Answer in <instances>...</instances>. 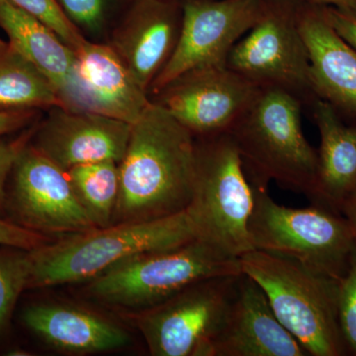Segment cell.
I'll list each match as a JSON object with an SVG mask.
<instances>
[{
	"mask_svg": "<svg viewBox=\"0 0 356 356\" xmlns=\"http://www.w3.org/2000/svg\"><path fill=\"white\" fill-rule=\"evenodd\" d=\"M307 355L276 317L261 287L241 273L212 356Z\"/></svg>",
	"mask_w": 356,
	"mask_h": 356,
	"instance_id": "15",
	"label": "cell"
},
{
	"mask_svg": "<svg viewBox=\"0 0 356 356\" xmlns=\"http://www.w3.org/2000/svg\"><path fill=\"white\" fill-rule=\"evenodd\" d=\"M320 6H331L343 10L356 11V0H301Z\"/></svg>",
	"mask_w": 356,
	"mask_h": 356,
	"instance_id": "32",
	"label": "cell"
},
{
	"mask_svg": "<svg viewBox=\"0 0 356 356\" xmlns=\"http://www.w3.org/2000/svg\"><path fill=\"white\" fill-rule=\"evenodd\" d=\"M6 212L11 221L48 238L96 228L76 197L67 172L31 143L21 152L9 175Z\"/></svg>",
	"mask_w": 356,
	"mask_h": 356,
	"instance_id": "10",
	"label": "cell"
},
{
	"mask_svg": "<svg viewBox=\"0 0 356 356\" xmlns=\"http://www.w3.org/2000/svg\"><path fill=\"white\" fill-rule=\"evenodd\" d=\"M238 259L242 273L261 287L276 317L308 355H346L337 318L339 281L264 250H250Z\"/></svg>",
	"mask_w": 356,
	"mask_h": 356,
	"instance_id": "5",
	"label": "cell"
},
{
	"mask_svg": "<svg viewBox=\"0 0 356 356\" xmlns=\"http://www.w3.org/2000/svg\"><path fill=\"white\" fill-rule=\"evenodd\" d=\"M51 242L48 236L23 228L10 219L0 217V247L32 250Z\"/></svg>",
	"mask_w": 356,
	"mask_h": 356,
	"instance_id": "28",
	"label": "cell"
},
{
	"mask_svg": "<svg viewBox=\"0 0 356 356\" xmlns=\"http://www.w3.org/2000/svg\"><path fill=\"white\" fill-rule=\"evenodd\" d=\"M259 89L227 65H204L182 72L149 98L197 138L229 132Z\"/></svg>",
	"mask_w": 356,
	"mask_h": 356,
	"instance_id": "11",
	"label": "cell"
},
{
	"mask_svg": "<svg viewBox=\"0 0 356 356\" xmlns=\"http://www.w3.org/2000/svg\"><path fill=\"white\" fill-rule=\"evenodd\" d=\"M310 107L321 138L310 199L339 213L356 191V126L346 125L341 113L322 98L316 97Z\"/></svg>",
	"mask_w": 356,
	"mask_h": 356,
	"instance_id": "20",
	"label": "cell"
},
{
	"mask_svg": "<svg viewBox=\"0 0 356 356\" xmlns=\"http://www.w3.org/2000/svg\"><path fill=\"white\" fill-rule=\"evenodd\" d=\"M254 207L248 235L254 250L286 257L312 273L339 281L356 245L353 229L341 213L320 205H280L267 189L252 185Z\"/></svg>",
	"mask_w": 356,
	"mask_h": 356,
	"instance_id": "6",
	"label": "cell"
},
{
	"mask_svg": "<svg viewBox=\"0 0 356 356\" xmlns=\"http://www.w3.org/2000/svg\"><path fill=\"white\" fill-rule=\"evenodd\" d=\"M26 329L54 350L86 355L121 350L131 343L127 331L100 314L56 302L28 304L21 313Z\"/></svg>",
	"mask_w": 356,
	"mask_h": 356,
	"instance_id": "18",
	"label": "cell"
},
{
	"mask_svg": "<svg viewBox=\"0 0 356 356\" xmlns=\"http://www.w3.org/2000/svg\"><path fill=\"white\" fill-rule=\"evenodd\" d=\"M119 172L112 224L152 221L182 212L193 194L196 138L151 100L131 128Z\"/></svg>",
	"mask_w": 356,
	"mask_h": 356,
	"instance_id": "1",
	"label": "cell"
},
{
	"mask_svg": "<svg viewBox=\"0 0 356 356\" xmlns=\"http://www.w3.org/2000/svg\"><path fill=\"white\" fill-rule=\"evenodd\" d=\"M41 110H6L0 111V140L19 133L41 118Z\"/></svg>",
	"mask_w": 356,
	"mask_h": 356,
	"instance_id": "30",
	"label": "cell"
},
{
	"mask_svg": "<svg viewBox=\"0 0 356 356\" xmlns=\"http://www.w3.org/2000/svg\"><path fill=\"white\" fill-rule=\"evenodd\" d=\"M79 109L133 125L151 103L132 72L106 42L86 39L74 50Z\"/></svg>",
	"mask_w": 356,
	"mask_h": 356,
	"instance_id": "16",
	"label": "cell"
},
{
	"mask_svg": "<svg viewBox=\"0 0 356 356\" xmlns=\"http://www.w3.org/2000/svg\"><path fill=\"white\" fill-rule=\"evenodd\" d=\"M76 197L96 228L113 221L120 189V172L116 161L84 163L67 170Z\"/></svg>",
	"mask_w": 356,
	"mask_h": 356,
	"instance_id": "22",
	"label": "cell"
},
{
	"mask_svg": "<svg viewBox=\"0 0 356 356\" xmlns=\"http://www.w3.org/2000/svg\"><path fill=\"white\" fill-rule=\"evenodd\" d=\"M337 307L346 350L356 355V245L348 270L337 282Z\"/></svg>",
	"mask_w": 356,
	"mask_h": 356,
	"instance_id": "26",
	"label": "cell"
},
{
	"mask_svg": "<svg viewBox=\"0 0 356 356\" xmlns=\"http://www.w3.org/2000/svg\"><path fill=\"white\" fill-rule=\"evenodd\" d=\"M238 275L199 281L163 303L139 312L135 323L154 356H212Z\"/></svg>",
	"mask_w": 356,
	"mask_h": 356,
	"instance_id": "9",
	"label": "cell"
},
{
	"mask_svg": "<svg viewBox=\"0 0 356 356\" xmlns=\"http://www.w3.org/2000/svg\"><path fill=\"white\" fill-rule=\"evenodd\" d=\"M182 4L177 48L152 84L149 96L186 70L226 65L229 51L261 16L264 0H184Z\"/></svg>",
	"mask_w": 356,
	"mask_h": 356,
	"instance_id": "12",
	"label": "cell"
},
{
	"mask_svg": "<svg viewBox=\"0 0 356 356\" xmlns=\"http://www.w3.org/2000/svg\"><path fill=\"white\" fill-rule=\"evenodd\" d=\"M325 19L348 44L356 51V11L322 6Z\"/></svg>",
	"mask_w": 356,
	"mask_h": 356,
	"instance_id": "29",
	"label": "cell"
},
{
	"mask_svg": "<svg viewBox=\"0 0 356 356\" xmlns=\"http://www.w3.org/2000/svg\"><path fill=\"white\" fill-rule=\"evenodd\" d=\"M40 119L31 145L63 170L97 161L120 163L132 125L104 115L53 107Z\"/></svg>",
	"mask_w": 356,
	"mask_h": 356,
	"instance_id": "14",
	"label": "cell"
},
{
	"mask_svg": "<svg viewBox=\"0 0 356 356\" xmlns=\"http://www.w3.org/2000/svg\"><path fill=\"white\" fill-rule=\"evenodd\" d=\"M38 121L20 131L11 139L6 138L0 140V214L6 213V187L9 175L21 152L31 142Z\"/></svg>",
	"mask_w": 356,
	"mask_h": 356,
	"instance_id": "27",
	"label": "cell"
},
{
	"mask_svg": "<svg viewBox=\"0 0 356 356\" xmlns=\"http://www.w3.org/2000/svg\"><path fill=\"white\" fill-rule=\"evenodd\" d=\"M29 276V250L0 248V339L8 330L20 295L28 289Z\"/></svg>",
	"mask_w": 356,
	"mask_h": 356,
	"instance_id": "23",
	"label": "cell"
},
{
	"mask_svg": "<svg viewBox=\"0 0 356 356\" xmlns=\"http://www.w3.org/2000/svg\"><path fill=\"white\" fill-rule=\"evenodd\" d=\"M254 191L228 132L196 138V173L187 210L198 238L240 259L254 250L248 220Z\"/></svg>",
	"mask_w": 356,
	"mask_h": 356,
	"instance_id": "7",
	"label": "cell"
},
{
	"mask_svg": "<svg viewBox=\"0 0 356 356\" xmlns=\"http://www.w3.org/2000/svg\"><path fill=\"white\" fill-rule=\"evenodd\" d=\"M63 107L50 81L9 40L0 39V111Z\"/></svg>",
	"mask_w": 356,
	"mask_h": 356,
	"instance_id": "21",
	"label": "cell"
},
{
	"mask_svg": "<svg viewBox=\"0 0 356 356\" xmlns=\"http://www.w3.org/2000/svg\"><path fill=\"white\" fill-rule=\"evenodd\" d=\"M67 17L86 39L105 42L114 23L116 0H57Z\"/></svg>",
	"mask_w": 356,
	"mask_h": 356,
	"instance_id": "24",
	"label": "cell"
},
{
	"mask_svg": "<svg viewBox=\"0 0 356 356\" xmlns=\"http://www.w3.org/2000/svg\"><path fill=\"white\" fill-rule=\"evenodd\" d=\"M195 238L187 209L161 219L118 222L60 236L29 250L27 290L86 282L132 255L170 250Z\"/></svg>",
	"mask_w": 356,
	"mask_h": 356,
	"instance_id": "2",
	"label": "cell"
},
{
	"mask_svg": "<svg viewBox=\"0 0 356 356\" xmlns=\"http://www.w3.org/2000/svg\"><path fill=\"white\" fill-rule=\"evenodd\" d=\"M242 273L240 259L195 238L179 247L132 255L86 281V295L117 308L142 312L194 283Z\"/></svg>",
	"mask_w": 356,
	"mask_h": 356,
	"instance_id": "4",
	"label": "cell"
},
{
	"mask_svg": "<svg viewBox=\"0 0 356 356\" xmlns=\"http://www.w3.org/2000/svg\"><path fill=\"white\" fill-rule=\"evenodd\" d=\"M0 28L9 41L48 79L63 107L81 110L74 51L50 27L8 0H0Z\"/></svg>",
	"mask_w": 356,
	"mask_h": 356,
	"instance_id": "19",
	"label": "cell"
},
{
	"mask_svg": "<svg viewBox=\"0 0 356 356\" xmlns=\"http://www.w3.org/2000/svg\"><path fill=\"white\" fill-rule=\"evenodd\" d=\"M184 0H134L110 30L106 43L149 95L177 48Z\"/></svg>",
	"mask_w": 356,
	"mask_h": 356,
	"instance_id": "13",
	"label": "cell"
},
{
	"mask_svg": "<svg viewBox=\"0 0 356 356\" xmlns=\"http://www.w3.org/2000/svg\"><path fill=\"white\" fill-rule=\"evenodd\" d=\"M339 213H341L343 216L346 217V220L350 222L356 238V191L353 192V195L343 203L341 210H339Z\"/></svg>",
	"mask_w": 356,
	"mask_h": 356,
	"instance_id": "31",
	"label": "cell"
},
{
	"mask_svg": "<svg viewBox=\"0 0 356 356\" xmlns=\"http://www.w3.org/2000/svg\"><path fill=\"white\" fill-rule=\"evenodd\" d=\"M300 0H264L261 16L238 40L227 67L259 88L287 91L310 105L317 97L298 25Z\"/></svg>",
	"mask_w": 356,
	"mask_h": 356,
	"instance_id": "8",
	"label": "cell"
},
{
	"mask_svg": "<svg viewBox=\"0 0 356 356\" xmlns=\"http://www.w3.org/2000/svg\"><path fill=\"white\" fill-rule=\"evenodd\" d=\"M13 6L34 16L50 27L72 50L83 43L86 37L67 17L57 0H8Z\"/></svg>",
	"mask_w": 356,
	"mask_h": 356,
	"instance_id": "25",
	"label": "cell"
},
{
	"mask_svg": "<svg viewBox=\"0 0 356 356\" xmlns=\"http://www.w3.org/2000/svg\"><path fill=\"white\" fill-rule=\"evenodd\" d=\"M303 103L278 88H261L229 129L250 184L267 189L270 181L310 199L318 152L302 128Z\"/></svg>",
	"mask_w": 356,
	"mask_h": 356,
	"instance_id": "3",
	"label": "cell"
},
{
	"mask_svg": "<svg viewBox=\"0 0 356 356\" xmlns=\"http://www.w3.org/2000/svg\"><path fill=\"white\" fill-rule=\"evenodd\" d=\"M298 25L316 95L356 118V51L330 25L322 6L300 0Z\"/></svg>",
	"mask_w": 356,
	"mask_h": 356,
	"instance_id": "17",
	"label": "cell"
},
{
	"mask_svg": "<svg viewBox=\"0 0 356 356\" xmlns=\"http://www.w3.org/2000/svg\"><path fill=\"white\" fill-rule=\"evenodd\" d=\"M8 355H31V353H30L29 351H26L24 350H13L9 351Z\"/></svg>",
	"mask_w": 356,
	"mask_h": 356,
	"instance_id": "33",
	"label": "cell"
}]
</instances>
